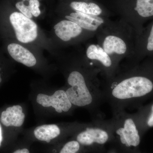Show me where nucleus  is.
<instances>
[{
  "label": "nucleus",
  "instance_id": "f257e3e1",
  "mask_svg": "<svg viewBox=\"0 0 153 153\" xmlns=\"http://www.w3.org/2000/svg\"><path fill=\"white\" fill-rule=\"evenodd\" d=\"M30 98L35 114L40 118L71 115L76 108L69 100L64 88L34 91Z\"/></svg>",
  "mask_w": 153,
  "mask_h": 153
},
{
  "label": "nucleus",
  "instance_id": "f03ea898",
  "mask_svg": "<svg viewBox=\"0 0 153 153\" xmlns=\"http://www.w3.org/2000/svg\"><path fill=\"white\" fill-rule=\"evenodd\" d=\"M86 124L77 121L42 124L24 129L22 134L23 138L33 143L38 142L46 146L54 145L71 137Z\"/></svg>",
  "mask_w": 153,
  "mask_h": 153
},
{
  "label": "nucleus",
  "instance_id": "7ed1b4c3",
  "mask_svg": "<svg viewBox=\"0 0 153 153\" xmlns=\"http://www.w3.org/2000/svg\"><path fill=\"white\" fill-rule=\"evenodd\" d=\"M113 114L109 119L112 140L128 151L136 149L140 143V133L132 114L126 110Z\"/></svg>",
  "mask_w": 153,
  "mask_h": 153
},
{
  "label": "nucleus",
  "instance_id": "20e7f679",
  "mask_svg": "<svg viewBox=\"0 0 153 153\" xmlns=\"http://www.w3.org/2000/svg\"><path fill=\"white\" fill-rule=\"evenodd\" d=\"M71 137L79 143L86 152L102 146L112 139L109 120H92Z\"/></svg>",
  "mask_w": 153,
  "mask_h": 153
},
{
  "label": "nucleus",
  "instance_id": "39448f33",
  "mask_svg": "<svg viewBox=\"0 0 153 153\" xmlns=\"http://www.w3.org/2000/svg\"><path fill=\"white\" fill-rule=\"evenodd\" d=\"M27 116V108L24 103L4 108L0 112V122L4 132L6 130L11 137L16 139L23 131Z\"/></svg>",
  "mask_w": 153,
  "mask_h": 153
},
{
  "label": "nucleus",
  "instance_id": "423d86ee",
  "mask_svg": "<svg viewBox=\"0 0 153 153\" xmlns=\"http://www.w3.org/2000/svg\"><path fill=\"white\" fill-rule=\"evenodd\" d=\"M8 19L18 41L28 43L36 40L38 36V27L31 19L22 13L14 11L10 13Z\"/></svg>",
  "mask_w": 153,
  "mask_h": 153
},
{
  "label": "nucleus",
  "instance_id": "0eeeda50",
  "mask_svg": "<svg viewBox=\"0 0 153 153\" xmlns=\"http://www.w3.org/2000/svg\"><path fill=\"white\" fill-rule=\"evenodd\" d=\"M7 50L13 60L26 66L33 67L37 64V60L34 55L20 44L10 43L7 45Z\"/></svg>",
  "mask_w": 153,
  "mask_h": 153
},
{
  "label": "nucleus",
  "instance_id": "6e6552de",
  "mask_svg": "<svg viewBox=\"0 0 153 153\" xmlns=\"http://www.w3.org/2000/svg\"><path fill=\"white\" fill-rule=\"evenodd\" d=\"M69 21L76 23L81 28L90 31H96L103 24V19L98 16H92L76 11L66 16Z\"/></svg>",
  "mask_w": 153,
  "mask_h": 153
},
{
  "label": "nucleus",
  "instance_id": "1a4fd4ad",
  "mask_svg": "<svg viewBox=\"0 0 153 153\" xmlns=\"http://www.w3.org/2000/svg\"><path fill=\"white\" fill-rule=\"evenodd\" d=\"M45 153H86L81 145L76 140L70 137L52 145H46Z\"/></svg>",
  "mask_w": 153,
  "mask_h": 153
},
{
  "label": "nucleus",
  "instance_id": "9d476101",
  "mask_svg": "<svg viewBox=\"0 0 153 153\" xmlns=\"http://www.w3.org/2000/svg\"><path fill=\"white\" fill-rule=\"evenodd\" d=\"M86 55L91 60L99 61L104 67L107 75L109 77L112 76L114 68L112 60L109 55L105 52L103 48L94 44L91 45L88 48Z\"/></svg>",
  "mask_w": 153,
  "mask_h": 153
},
{
  "label": "nucleus",
  "instance_id": "9b49d317",
  "mask_svg": "<svg viewBox=\"0 0 153 153\" xmlns=\"http://www.w3.org/2000/svg\"><path fill=\"white\" fill-rule=\"evenodd\" d=\"M56 36L64 41H68L71 38L79 36L82 32V28L76 23L69 21L63 20L54 26Z\"/></svg>",
  "mask_w": 153,
  "mask_h": 153
},
{
  "label": "nucleus",
  "instance_id": "f8f14e48",
  "mask_svg": "<svg viewBox=\"0 0 153 153\" xmlns=\"http://www.w3.org/2000/svg\"><path fill=\"white\" fill-rule=\"evenodd\" d=\"M103 49L108 55L113 53L122 55L126 52L127 46L121 38L114 36H107L103 42Z\"/></svg>",
  "mask_w": 153,
  "mask_h": 153
},
{
  "label": "nucleus",
  "instance_id": "ddd939ff",
  "mask_svg": "<svg viewBox=\"0 0 153 153\" xmlns=\"http://www.w3.org/2000/svg\"><path fill=\"white\" fill-rule=\"evenodd\" d=\"M70 7L75 11L92 16H99L102 12L99 6L94 3L73 1L70 4Z\"/></svg>",
  "mask_w": 153,
  "mask_h": 153
},
{
  "label": "nucleus",
  "instance_id": "4468645a",
  "mask_svg": "<svg viewBox=\"0 0 153 153\" xmlns=\"http://www.w3.org/2000/svg\"><path fill=\"white\" fill-rule=\"evenodd\" d=\"M135 10L140 16L147 18L153 16V0H137Z\"/></svg>",
  "mask_w": 153,
  "mask_h": 153
},
{
  "label": "nucleus",
  "instance_id": "2eb2a0df",
  "mask_svg": "<svg viewBox=\"0 0 153 153\" xmlns=\"http://www.w3.org/2000/svg\"><path fill=\"white\" fill-rule=\"evenodd\" d=\"M33 143L23 138V140L19 143L16 148L12 153H33L31 146Z\"/></svg>",
  "mask_w": 153,
  "mask_h": 153
},
{
  "label": "nucleus",
  "instance_id": "dca6fc26",
  "mask_svg": "<svg viewBox=\"0 0 153 153\" xmlns=\"http://www.w3.org/2000/svg\"><path fill=\"white\" fill-rule=\"evenodd\" d=\"M29 1V0H22L20 1L17 2L15 4V7L20 11V13L29 19H31L33 17V15L30 12L29 3L27 4L25 3Z\"/></svg>",
  "mask_w": 153,
  "mask_h": 153
},
{
  "label": "nucleus",
  "instance_id": "f3484780",
  "mask_svg": "<svg viewBox=\"0 0 153 153\" xmlns=\"http://www.w3.org/2000/svg\"><path fill=\"white\" fill-rule=\"evenodd\" d=\"M29 5L32 15L35 17L39 16L41 12L39 9L40 3L38 0H29Z\"/></svg>",
  "mask_w": 153,
  "mask_h": 153
},
{
  "label": "nucleus",
  "instance_id": "a211bd4d",
  "mask_svg": "<svg viewBox=\"0 0 153 153\" xmlns=\"http://www.w3.org/2000/svg\"><path fill=\"white\" fill-rule=\"evenodd\" d=\"M146 118L145 120V124L147 127H153V104L151 106L149 114L147 115Z\"/></svg>",
  "mask_w": 153,
  "mask_h": 153
},
{
  "label": "nucleus",
  "instance_id": "6ab92c4d",
  "mask_svg": "<svg viewBox=\"0 0 153 153\" xmlns=\"http://www.w3.org/2000/svg\"><path fill=\"white\" fill-rule=\"evenodd\" d=\"M147 48L149 51H153V25L151 29L149 36L148 38Z\"/></svg>",
  "mask_w": 153,
  "mask_h": 153
},
{
  "label": "nucleus",
  "instance_id": "aec40b11",
  "mask_svg": "<svg viewBox=\"0 0 153 153\" xmlns=\"http://www.w3.org/2000/svg\"><path fill=\"white\" fill-rule=\"evenodd\" d=\"M4 132L2 126L0 122V148L2 146L4 140Z\"/></svg>",
  "mask_w": 153,
  "mask_h": 153
},
{
  "label": "nucleus",
  "instance_id": "412c9836",
  "mask_svg": "<svg viewBox=\"0 0 153 153\" xmlns=\"http://www.w3.org/2000/svg\"><path fill=\"white\" fill-rule=\"evenodd\" d=\"M0 63V85L2 83L4 80V76H3V71H4V67L1 66Z\"/></svg>",
  "mask_w": 153,
  "mask_h": 153
},
{
  "label": "nucleus",
  "instance_id": "4be33fe9",
  "mask_svg": "<svg viewBox=\"0 0 153 153\" xmlns=\"http://www.w3.org/2000/svg\"><path fill=\"white\" fill-rule=\"evenodd\" d=\"M114 153V152H111V153Z\"/></svg>",
  "mask_w": 153,
  "mask_h": 153
}]
</instances>
